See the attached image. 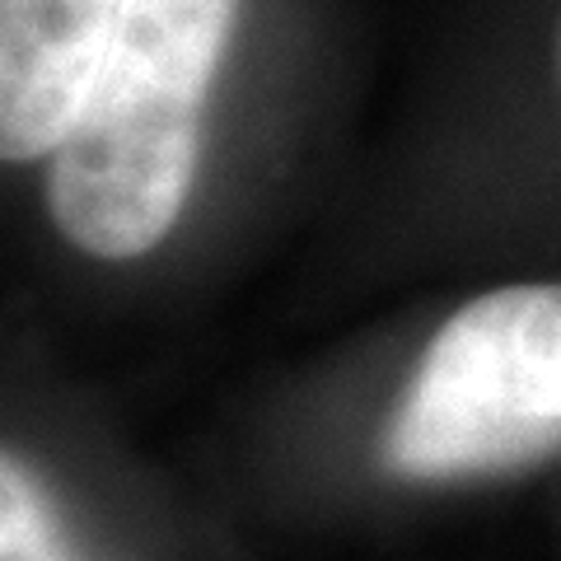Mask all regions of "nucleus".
Returning a JSON list of instances; mask_svg holds the SVG:
<instances>
[{"mask_svg":"<svg viewBox=\"0 0 561 561\" xmlns=\"http://www.w3.org/2000/svg\"><path fill=\"white\" fill-rule=\"evenodd\" d=\"M234 20L239 0L122 5L99 80L47 173V210L80 253L127 262L179 225Z\"/></svg>","mask_w":561,"mask_h":561,"instance_id":"f257e3e1","label":"nucleus"},{"mask_svg":"<svg viewBox=\"0 0 561 561\" xmlns=\"http://www.w3.org/2000/svg\"><path fill=\"white\" fill-rule=\"evenodd\" d=\"M561 454V280H515L454 309L383 431L408 482L505 478Z\"/></svg>","mask_w":561,"mask_h":561,"instance_id":"f03ea898","label":"nucleus"},{"mask_svg":"<svg viewBox=\"0 0 561 561\" xmlns=\"http://www.w3.org/2000/svg\"><path fill=\"white\" fill-rule=\"evenodd\" d=\"M127 0H0V164L51 160Z\"/></svg>","mask_w":561,"mask_h":561,"instance_id":"7ed1b4c3","label":"nucleus"},{"mask_svg":"<svg viewBox=\"0 0 561 561\" xmlns=\"http://www.w3.org/2000/svg\"><path fill=\"white\" fill-rule=\"evenodd\" d=\"M0 561H80L33 468L0 449Z\"/></svg>","mask_w":561,"mask_h":561,"instance_id":"20e7f679","label":"nucleus"},{"mask_svg":"<svg viewBox=\"0 0 561 561\" xmlns=\"http://www.w3.org/2000/svg\"><path fill=\"white\" fill-rule=\"evenodd\" d=\"M557 84H561V28H557Z\"/></svg>","mask_w":561,"mask_h":561,"instance_id":"39448f33","label":"nucleus"}]
</instances>
